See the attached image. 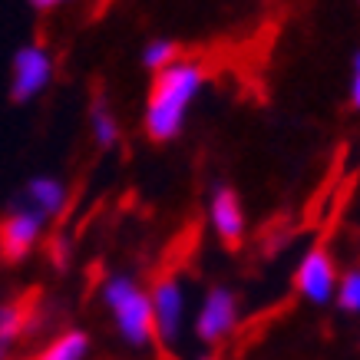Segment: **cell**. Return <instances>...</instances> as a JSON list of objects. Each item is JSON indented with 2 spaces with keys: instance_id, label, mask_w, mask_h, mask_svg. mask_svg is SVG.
Instances as JSON below:
<instances>
[{
  "instance_id": "cell-15",
  "label": "cell",
  "mask_w": 360,
  "mask_h": 360,
  "mask_svg": "<svg viewBox=\"0 0 360 360\" xmlns=\"http://www.w3.org/2000/svg\"><path fill=\"white\" fill-rule=\"evenodd\" d=\"M347 103L350 110L360 112V50L354 53V60H350V86H347Z\"/></svg>"
},
{
  "instance_id": "cell-14",
  "label": "cell",
  "mask_w": 360,
  "mask_h": 360,
  "mask_svg": "<svg viewBox=\"0 0 360 360\" xmlns=\"http://www.w3.org/2000/svg\"><path fill=\"white\" fill-rule=\"evenodd\" d=\"M23 324H27V314L20 304H0V360L7 357L13 340L23 334Z\"/></svg>"
},
{
  "instance_id": "cell-9",
  "label": "cell",
  "mask_w": 360,
  "mask_h": 360,
  "mask_svg": "<svg viewBox=\"0 0 360 360\" xmlns=\"http://www.w3.org/2000/svg\"><path fill=\"white\" fill-rule=\"evenodd\" d=\"M27 208L40 212L44 219L60 215L66 208V186L53 175H33L27 182Z\"/></svg>"
},
{
  "instance_id": "cell-8",
  "label": "cell",
  "mask_w": 360,
  "mask_h": 360,
  "mask_svg": "<svg viewBox=\"0 0 360 360\" xmlns=\"http://www.w3.org/2000/svg\"><path fill=\"white\" fill-rule=\"evenodd\" d=\"M44 225L46 219L40 212L20 205V208H11L4 219H0V258L4 262H23L37 241L44 238Z\"/></svg>"
},
{
  "instance_id": "cell-7",
  "label": "cell",
  "mask_w": 360,
  "mask_h": 360,
  "mask_svg": "<svg viewBox=\"0 0 360 360\" xmlns=\"http://www.w3.org/2000/svg\"><path fill=\"white\" fill-rule=\"evenodd\" d=\"M208 225L215 231V238L225 245V248H238L245 235H248V215H245V202H241L238 188L219 186L212 188V195H208Z\"/></svg>"
},
{
  "instance_id": "cell-5",
  "label": "cell",
  "mask_w": 360,
  "mask_h": 360,
  "mask_svg": "<svg viewBox=\"0 0 360 360\" xmlns=\"http://www.w3.org/2000/svg\"><path fill=\"white\" fill-rule=\"evenodd\" d=\"M149 291V307H153V328H155V344L172 347L186 334V314H188V295L186 284L175 274H162Z\"/></svg>"
},
{
  "instance_id": "cell-12",
  "label": "cell",
  "mask_w": 360,
  "mask_h": 360,
  "mask_svg": "<svg viewBox=\"0 0 360 360\" xmlns=\"http://www.w3.org/2000/svg\"><path fill=\"white\" fill-rule=\"evenodd\" d=\"M182 56V46H179V40H172V37H153L149 44L142 46V66L149 70V73H159V70H165V66H172L175 60Z\"/></svg>"
},
{
  "instance_id": "cell-4",
  "label": "cell",
  "mask_w": 360,
  "mask_h": 360,
  "mask_svg": "<svg viewBox=\"0 0 360 360\" xmlns=\"http://www.w3.org/2000/svg\"><path fill=\"white\" fill-rule=\"evenodd\" d=\"M241 324V301L238 295L231 291L229 284H212L202 301L195 307V317H192V330L195 338L208 347H215L221 340H229Z\"/></svg>"
},
{
  "instance_id": "cell-13",
  "label": "cell",
  "mask_w": 360,
  "mask_h": 360,
  "mask_svg": "<svg viewBox=\"0 0 360 360\" xmlns=\"http://www.w3.org/2000/svg\"><path fill=\"white\" fill-rule=\"evenodd\" d=\"M334 307L340 314L360 317V264L340 268V281H338V295H334Z\"/></svg>"
},
{
  "instance_id": "cell-2",
  "label": "cell",
  "mask_w": 360,
  "mask_h": 360,
  "mask_svg": "<svg viewBox=\"0 0 360 360\" xmlns=\"http://www.w3.org/2000/svg\"><path fill=\"white\" fill-rule=\"evenodd\" d=\"M99 301L110 307L116 334L122 344L132 350H146L155 344L153 328V307H149V291L136 281V274L116 271L110 274L103 288H99Z\"/></svg>"
},
{
  "instance_id": "cell-10",
  "label": "cell",
  "mask_w": 360,
  "mask_h": 360,
  "mask_svg": "<svg viewBox=\"0 0 360 360\" xmlns=\"http://www.w3.org/2000/svg\"><path fill=\"white\" fill-rule=\"evenodd\" d=\"M89 347H93V340L86 330H63L37 354V360H86Z\"/></svg>"
},
{
  "instance_id": "cell-11",
  "label": "cell",
  "mask_w": 360,
  "mask_h": 360,
  "mask_svg": "<svg viewBox=\"0 0 360 360\" xmlns=\"http://www.w3.org/2000/svg\"><path fill=\"white\" fill-rule=\"evenodd\" d=\"M89 132H93V139H96L99 149H112L122 136L120 120H116L112 106L103 96L93 99V106H89Z\"/></svg>"
},
{
  "instance_id": "cell-16",
  "label": "cell",
  "mask_w": 360,
  "mask_h": 360,
  "mask_svg": "<svg viewBox=\"0 0 360 360\" xmlns=\"http://www.w3.org/2000/svg\"><path fill=\"white\" fill-rule=\"evenodd\" d=\"M33 7H37V11H50V7H56L53 0H33Z\"/></svg>"
},
{
  "instance_id": "cell-6",
  "label": "cell",
  "mask_w": 360,
  "mask_h": 360,
  "mask_svg": "<svg viewBox=\"0 0 360 360\" xmlns=\"http://www.w3.org/2000/svg\"><path fill=\"white\" fill-rule=\"evenodd\" d=\"M56 73L53 53L44 44H27L13 53L11 66V99L13 103H30L50 86Z\"/></svg>"
},
{
  "instance_id": "cell-1",
  "label": "cell",
  "mask_w": 360,
  "mask_h": 360,
  "mask_svg": "<svg viewBox=\"0 0 360 360\" xmlns=\"http://www.w3.org/2000/svg\"><path fill=\"white\" fill-rule=\"evenodd\" d=\"M208 83V66L198 56H179L172 66H165L149 79L146 106H142V132L149 142H175L186 132L188 112L198 103Z\"/></svg>"
},
{
  "instance_id": "cell-17",
  "label": "cell",
  "mask_w": 360,
  "mask_h": 360,
  "mask_svg": "<svg viewBox=\"0 0 360 360\" xmlns=\"http://www.w3.org/2000/svg\"><path fill=\"white\" fill-rule=\"evenodd\" d=\"M198 360H221V357H215V354H205V357H198Z\"/></svg>"
},
{
  "instance_id": "cell-3",
  "label": "cell",
  "mask_w": 360,
  "mask_h": 360,
  "mask_svg": "<svg viewBox=\"0 0 360 360\" xmlns=\"http://www.w3.org/2000/svg\"><path fill=\"white\" fill-rule=\"evenodd\" d=\"M338 281H340V262L334 258L330 245L317 241L301 255V262L295 264V291L304 297L311 307H328L334 304L338 295Z\"/></svg>"
}]
</instances>
